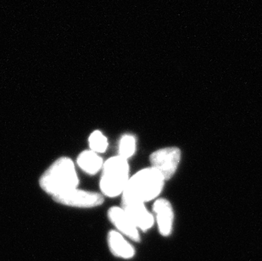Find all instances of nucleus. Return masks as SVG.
I'll list each match as a JSON object with an SVG mask.
<instances>
[{
	"instance_id": "1",
	"label": "nucleus",
	"mask_w": 262,
	"mask_h": 261,
	"mask_svg": "<svg viewBox=\"0 0 262 261\" xmlns=\"http://www.w3.org/2000/svg\"><path fill=\"white\" fill-rule=\"evenodd\" d=\"M78 184L74 162L68 157L55 160L39 179L41 188L52 197L77 188Z\"/></svg>"
},
{
	"instance_id": "2",
	"label": "nucleus",
	"mask_w": 262,
	"mask_h": 261,
	"mask_svg": "<svg viewBox=\"0 0 262 261\" xmlns=\"http://www.w3.org/2000/svg\"><path fill=\"white\" fill-rule=\"evenodd\" d=\"M165 178L155 168L139 170L129 179L121 200L146 203L158 197L163 190Z\"/></svg>"
},
{
	"instance_id": "3",
	"label": "nucleus",
	"mask_w": 262,
	"mask_h": 261,
	"mask_svg": "<svg viewBox=\"0 0 262 261\" xmlns=\"http://www.w3.org/2000/svg\"><path fill=\"white\" fill-rule=\"evenodd\" d=\"M128 161L125 158L117 156L110 158L104 163L99 187L102 194L115 198L122 194L130 177Z\"/></svg>"
},
{
	"instance_id": "4",
	"label": "nucleus",
	"mask_w": 262,
	"mask_h": 261,
	"mask_svg": "<svg viewBox=\"0 0 262 261\" xmlns=\"http://www.w3.org/2000/svg\"><path fill=\"white\" fill-rule=\"evenodd\" d=\"M52 198L55 202L60 205L82 209L98 207L104 202V195L99 192L78 188H75L69 192Z\"/></svg>"
},
{
	"instance_id": "5",
	"label": "nucleus",
	"mask_w": 262,
	"mask_h": 261,
	"mask_svg": "<svg viewBox=\"0 0 262 261\" xmlns=\"http://www.w3.org/2000/svg\"><path fill=\"white\" fill-rule=\"evenodd\" d=\"M151 167L158 170L165 180L172 178L181 160V150L176 147L161 148L151 154Z\"/></svg>"
},
{
	"instance_id": "6",
	"label": "nucleus",
	"mask_w": 262,
	"mask_h": 261,
	"mask_svg": "<svg viewBox=\"0 0 262 261\" xmlns=\"http://www.w3.org/2000/svg\"><path fill=\"white\" fill-rule=\"evenodd\" d=\"M121 208L126 212L138 229L139 228L145 232L153 227L155 219L146 209L144 203L121 200Z\"/></svg>"
},
{
	"instance_id": "7",
	"label": "nucleus",
	"mask_w": 262,
	"mask_h": 261,
	"mask_svg": "<svg viewBox=\"0 0 262 261\" xmlns=\"http://www.w3.org/2000/svg\"><path fill=\"white\" fill-rule=\"evenodd\" d=\"M107 214L111 222L117 227L119 232L128 236L129 238L134 241L139 242L140 236L139 229L122 208L117 206L110 208Z\"/></svg>"
},
{
	"instance_id": "8",
	"label": "nucleus",
	"mask_w": 262,
	"mask_h": 261,
	"mask_svg": "<svg viewBox=\"0 0 262 261\" xmlns=\"http://www.w3.org/2000/svg\"><path fill=\"white\" fill-rule=\"evenodd\" d=\"M153 211L156 215L159 231L162 236L171 234L173 225V209L171 203L165 199L156 200L153 206Z\"/></svg>"
},
{
	"instance_id": "9",
	"label": "nucleus",
	"mask_w": 262,
	"mask_h": 261,
	"mask_svg": "<svg viewBox=\"0 0 262 261\" xmlns=\"http://www.w3.org/2000/svg\"><path fill=\"white\" fill-rule=\"evenodd\" d=\"M108 244L110 250L115 256L122 259H131L134 256L135 251L133 246L117 231H111L109 232Z\"/></svg>"
},
{
	"instance_id": "10",
	"label": "nucleus",
	"mask_w": 262,
	"mask_h": 261,
	"mask_svg": "<svg viewBox=\"0 0 262 261\" xmlns=\"http://www.w3.org/2000/svg\"><path fill=\"white\" fill-rule=\"evenodd\" d=\"M78 166L89 175H95L102 170L104 161L98 154L92 150L82 151L77 159Z\"/></svg>"
},
{
	"instance_id": "11",
	"label": "nucleus",
	"mask_w": 262,
	"mask_h": 261,
	"mask_svg": "<svg viewBox=\"0 0 262 261\" xmlns=\"http://www.w3.org/2000/svg\"><path fill=\"white\" fill-rule=\"evenodd\" d=\"M136 138L131 134H125L119 141V156L128 160L136 152Z\"/></svg>"
},
{
	"instance_id": "12",
	"label": "nucleus",
	"mask_w": 262,
	"mask_h": 261,
	"mask_svg": "<svg viewBox=\"0 0 262 261\" xmlns=\"http://www.w3.org/2000/svg\"><path fill=\"white\" fill-rule=\"evenodd\" d=\"M89 144L90 150L97 154L104 153L109 146L108 139L100 130H94L90 134Z\"/></svg>"
}]
</instances>
